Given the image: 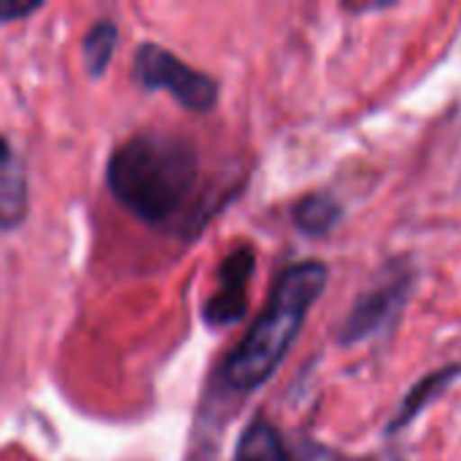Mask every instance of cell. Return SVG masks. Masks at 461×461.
Instances as JSON below:
<instances>
[{"mask_svg": "<svg viewBox=\"0 0 461 461\" xmlns=\"http://www.w3.org/2000/svg\"><path fill=\"white\" fill-rule=\"evenodd\" d=\"M105 181L132 216L146 224H165L194 192V146L181 135L159 130L138 132L111 154Z\"/></svg>", "mask_w": 461, "mask_h": 461, "instance_id": "cell-1", "label": "cell"}, {"mask_svg": "<svg viewBox=\"0 0 461 461\" xmlns=\"http://www.w3.org/2000/svg\"><path fill=\"white\" fill-rule=\"evenodd\" d=\"M327 278L330 267L316 259L297 262L278 276L265 311L224 362V381L230 389L254 392L278 370L311 308L327 289Z\"/></svg>", "mask_w": 461, "mask_h": 461, "instance_id": "cell-2", "label": "cell"}, {"mask_svg": "<svg viewBox=\"0 0 461 461\" xmlns=\"http://www.w3.org/2000/svg\"><path fill=\"white\" fill-rule=\"evenodd\" d=\"M135 78L149 92H170L184 108L208 113L219 100V84L189 68L159 43H143L135 54Z\"/></svg>", "mask_w": 461, "mask_h": 461, "instance_id": "cell-3", "label": "cell"}, {"mask_svg": "<svg viewBox=\"0 0 461 461\" xmlns=\"http://www.w3.org/2000/svg\"><path fill=\"white\" fill-rule=\"evenodd\" d=\"M254 251L249 246L235 249L219 267L216 292L203 308V319L211 327H230L246 316L249 308V281L254 276Z\"/></svg>", "mask_w": 461, "mask_h": 461, "instance_id": "cell-4", "label": "cell"}, {"mask_svg": "<svg viewBox=\"0 0 461 461\" xmlns=\"http://www.w3.org/2000/svg\"><path fill=\"white\" fill-rule=\"evenodd\" d=\"M405 286H408V281L397 278L389 286H381L373 294L362 297L346 321V340H362V338L373 335L375 330H381L384 321L392 319L397 313V308L402 305Z\"/></svg>", "mask_w": 461, "mask_h": 461, "instance_id": "cell-5", "label": "cell"}, {"mask_svg": "<svg viewBox=\"0 0 461 461\" xmlns=\"http://www.w3.org/2000/svg\"><path fill=\"white\" fill-rule=\"evenodd\" d=\"M232 461H292V456L278 429L265 419H254L240 435Z\"/></svg>", "mask_w": 461, "mask_h": 461, "instance_id": "cell-6", "label": "cell"}, {"mask_svg": "<svg viewBox=\"0 0 461 461\" xmlns=\"http://www.w3.org/2000/svg\"><path fill=\"white\" fill-rule=\"evenodd\" d=\"M116 43H119V30L111 19H100L89 27V32L84 35V65L92 78H100L108 70Z\"/></svg>", "mask_w": 461, "mask_h": 461, "instance_id": "cell-7", "label": "cell"}, {"mask_svg": "<svg viewBox=\"0 0 461 461\" xmlns=\"http://www.w3.org/2000/svg\"><path fill=\"white\" fill-rule=\"evenodd\" d=\"M459 375H461V367L459 365H454V367H446V370H438V373L427 375L419 386H413V392L405 397V402H402V408H400L397 419L392 421L389 432H397V427H405L411 419H416V413H419L421 408H427V405H429L440 392H446V386H448L451 381H456Z\"/></svg>", "mask_w": 461, "mask_h": 461, "instance_id": "cell-8", "label": "cell"}, {"mask_svg": "<svg viewBox=\"0 0 461 461\" xmlns=\"http://www.w3.org/2000/svg\"><path fill=\"white\" fill-rule=\"evenodd\" d=\"M340 219V208L330 194H308L294 205V224L305 235H327Z\"/></svg>", "mask_w": 461, "mask_h": 461, "instance_id": "cell-9", "label": "cell"}, {"mask_svg": "<svg viewBox=\"0 0 461 461\" xmlns=\"http://www.w3.org/2000/svg\"><path fill=\"white\" fill-rule=\"evenodd\" d=\"M41 8V3H19V0H0V24L5 22H16L24 19L30 14H35Z\"/></svg>", "mask_w": 461, "mask_h": 461, "instance_id": "cell-10", "label": "cell"}, {"mask_svg": "<svg viewBox=\"0 0 461 461\" xmlns=\"http://www.w3.org/2000/svg\"><path fill=\"white\" fill-rule=\"evenodd\" d=\"M19 170H24L22 162L16 159V154L8 146V140L0 135V176H11V173H19Z\"/></svg>", "mask_w": 461, "mask_h": 461, "instance_id": "cell-11", "label": "cell"}]
</instances>
